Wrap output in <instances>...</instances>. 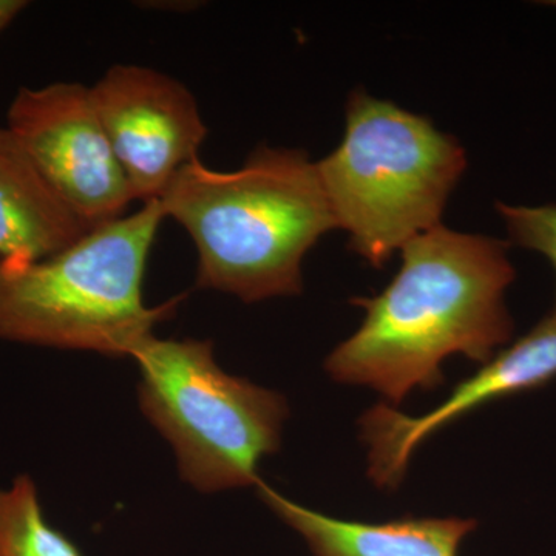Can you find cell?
<instances>
[{
    "instance_id": "obj_8",
    "label": "cell",
    "mask_w": 556,
    "mask_h": 556,
    "mask_svg": "<svg viewBox=\"0 0 556 556\" xmlns=\"http://www.w3.org/2000/svg\"><path fill=\"white\" fill-rule=\"evenodd\" d=\"M555 379L556 314L551 313L453 388L431 412L408 416L388 404L365 412L358 426L368 448V478L379 489L396 490L413 453L442 427L489 402L536 390Z\"/></svg>"
},
{
    "instance_id": "obj_7",
    "label": "cell",
    "mask_w": 556,
    "mask_h": 556,
    "mask_svg": "<svg viewBox=\"0 0 556 556\" xmlns=\"http://www.w3.org/2000/svg\"><path fill=\"white\" fill-rule=\"evenodd\" d=\"M90 97L135 201H160L175 175L199 160L208 130L178 79L142 65H113Z\"/></svg>"
},
{
    "instance_id": "obj_4",
    "label": "cell",
    "mask_w": 556,
    "mask_h": 556,
    "mask_svg": "<svg viewBox=\"0 0 556 556\" xmlns=\"http://www.w3.org/2000/svg\"><path fill=\"white\" fill-rule=\"evenodd\" d=\"M466 169V152L452 135L365 91L348 100L338 149L317 161L338 229L346 230L351 251L375 268L441 226Z\"/></svg>"
},
{
    "instance_id": "obj_3",
    "label": "cell",
    "mask_w": 556,
    "mask_h": 556,
    "mask_svg": "<svg viewBox=\"0 0 556 556\" xmlns=\"http://www.w3.org/2000/svg\"><path fill=\"white\" fill-rule=\"evenodd\" d=\"M164 218L149 201L49 258L0 263V340L134 357L185 298L148 306L142 295Z\"/></svg>"
},
{
    "instance_id": "obj_2",
    "label": "cell",
    "mask_w": 556,
    "mask_h": 556,
    "mask_svg": "<svg viewBox=\"0 0 556 556\" xmlns=\"http://www.w3.org/2000/svg\"><path fill=\"white\" fill-rule=\"evenodd\" d=\"M160 206L193 241L197 287L244 303L300 294L303 258L338 229L317 163L298 149L260 146L232 172L192 161Z\"/></svg>"
},
{
    "instance_id": "obj_14",
    "label": "cell",
    "mask_w": 556,
    "mask_h": 556,
    "mask_svg": "<svg viewBox=\"0 0 556 556\" xmlns=\"http://www.w3.org/2000/svg\"><path fill=\"white\" fill-rule=\"evenodd\" d=\"M551 3H552V5H556V2H551Z\"/></svg>"
},
{
    "instance_id": "obj_13",
    "label": "cell",
    "mask_w": 556,
    "mask_h": 556,
    "mask_svg": "<svg viewBox=\"0 0 556 556\" xmlns=\"http://www.w3.org/2000/svg\"><path fill=\"white\" fill-rule=\"evenodd\" d=\"M25 0H0V35L27 9Z\"/></svg>"
},
{
    "instance_id": "obj_6",
    "label": "cell",
    "mask_w": 556,
    "mask_h": 556,
    "mask_svg": "<svg viewBox=\"0 0 556 556\" xmlns=\"http://www.w3.org/2000/svg\"><path fill=\"white\" fill-rule=\"evenodd\" d=\"M7 127L90 228L124 217L134 195L90 97L79 83L22 87Z\"/></svg>"
},
{
    "instance_id": "obj_12",
    "label": "cell",
    "mask_w": 556,
    "mask_h": 556,
    "mask_svg": "<svg viewBox=\"0 0 556 556\" xmlns=\"http://www.w3.org/2000/svg\"><path fill=\"white\" fill-rule=\"evenodd\" d=\"M496 208L506 223L511 241L543 254L554 266L556 276V204L514 206L497 203ZM552 313L556 314V292Z\"/></svg>"
},
{
    "instance_id": "obj_1",
    "label": "cell",
    "mask_w": 556,
    "mask_h": 556,
    "mask_svg": "<svg viewBox=\"0 0 556 556\" xmlns=\"http://www.w3.org/2000/svg\"><path fill=\"white\" fill-rule=\"evenodd\" d=\"M401 252L390 285L353 300L365 309L364 321L325 362L332 380L371 388L391 407L415 390L442 386L450 356L485 364L514 336L507 243L438 226Z\"/></svg>"
},
{
    "instance_id": "obj_5",
    "label": "cell",
    "mask_w": 556,
    "mask_h": 556,
    "mask_svg": "<svg viewBox=\"0 0 556 556\" xmlns=\"http://www.w3.org/2000/svg\"><path fill=\"white\" fill-rule=\"evenodd\" d=\"M131 358L139 407L169 442L186 484L217 493L262 482L260 464L280 448L287 399L226 372L211 340L153 334Z\"/></svg>"
},
{
    "instance_id": "obj_10",
    "label": "cell",
    "mask_w": 556,
    "mask_h": 556,
    "mask_svg": "<svg viewBox=\"0 0 556 556\" xmlns=\"http://www.w3.org/2000/svg\"><path fill=\"white\" fill-rule=\"evenodd\" d=\"M90 229L9 127L0 126V263L49 258Z\"/></svg>"
},
{
    "instance_id": "obj_9",
    "label": "cell",
    "mask_w": 556,
    "mask_h": 556,
    "mask_svg": "<svg viewBox=\"0 0 556 556\" xmlns=\"http://www.w3.org/2000/svg\"><path fill=\"white\" fill-rule=\"evenodd\" d=\"M257 495L305 541L313 556H459L477 521L467 518L404 517L387 522L348 521L294 503L266 482Z\"/></svg>"
},
{
    "instance_id": "obj_11",
    "label": "cell",
    "mask_w": 556,
    "mask_h": 556,
    "mask_svg": "<svg viewBox=\"0 0 556 556\" xmlns=\"http://www.w3.org/2000/svg\"><path fill=\"white\" fill-rule=\"evenodd\" d=\"M0 556H83L68 536L50 525L38 486L27 475L0 489Z\"/></svg>"
}]
</instances>
